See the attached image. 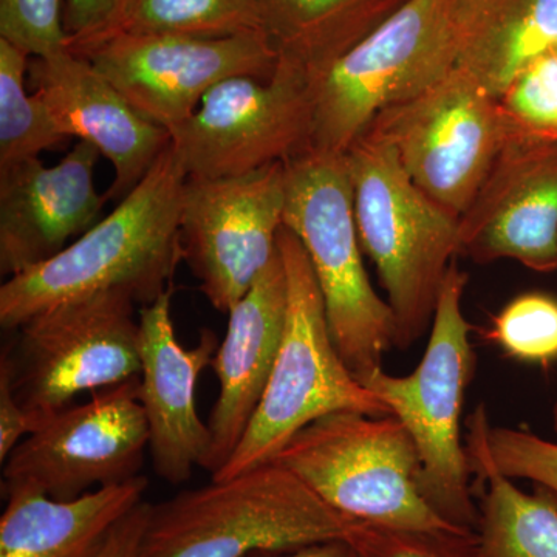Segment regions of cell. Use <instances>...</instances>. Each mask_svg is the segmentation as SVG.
I'll use <instances>...</instances> for the list:
<instances>
[{"mask_svg": "<svg viewBox=\"0 0 557 557\" xmlns=\"http://www.w3.org/2000/svg\"><path fill=\"white\" fill-rule=\"evenodd\" d=\"M188 172L174 143L149 174L108 218L73 240L60 255L0 287V325L16 330L51 307L121 292L149 306L171 289L183 260L182 203Z\"/></svg>", "mask_w": 557, "mask_h": 557, "instance_id": "obj_1", "label": "cell"}, {"mask_svg": "<svg viewBox=\"0 0 557 557\" xmlns=\"http://www.w3.org/2000/svg\"><path fill=\"white\" fill-rule=\"evenodd\" d=\"M357 520L270 461L150 504L141 557H252L347 541Z\"/></svg>", "mask_w": 557, "mask_h": 557, "instance_id": "obj_2", "label": "cell"}, {"mask_svg": "<svg viewBox=\"0 0 557 557\" xmlns=\"http://www.w3.org/2000/svg\"><path fill=\"white\" fill-rule=\"evenodd\" d=\"M346 157L359 242L394 313L395 347L406 350L432 325L460 219L418 188L387 143L362 134Z\"/></svg>", "mask_w": 557, "mask_h": 557, "instance_id": "obj_3", "label": "cell"}, {"mask_svg": "<svg viewBox=\"0 0 557 557\" xmlns=\"http://www.w3.org/2000/svg\"><path fill=\"white\" fill-rule=\"evenodd\" d=\"M284 226L300 240L325 304L330 335L361 383L395 347L397 324L362 262L346 153L307 150L287 161Z\"/></svg>", "mask_w": 557, "mask_h": 557, "instance_id": "obj_4", "label": "cell"}, {"mask_svg": "<svg viewBox=\"0 0 557 557\" xmlns=\"http://www.w3.org/2000/svg\"><path fill=\"white\" fill-rule=\"evenodd\" d=\"M277 247L287 270L288 302L276 364L244 438L212 479L270 463L299 431L330 413L392 416L341 359L309 256L287 226L278 233Z\"/></svg>", "mask_w": 557, "mask_h": 557, "instance_id": "obj_5", "label": "cell"}, {"mask_svg": "<svg viewBox=\"0 0 557 557\" xmlns=\"http://www.w3.org/2000/svg\"><path fill=\"white\" fill-rule=\"evenodd\" d=\"M468 274L450 263L420 364L408 376L375 370L362 386L397 417L420 454L418 490L431 508L463 530L475 531L479 507L467 448L460 440L465 395L475 370V355L461 300Z\"/></svg>", "mask_w": 557, "mask_h": 557, "instance_id": "obj_6", "label": "cell"}, {"mask_svg": "<svg viewBox=\"0 0 557 557\" xmlns=\"http://www.w3.org/2000/svg\"><path fill=\"white\" fill-rule=\"evenodd\" d=\"M457 0H408L317 81L311 149L346 153L383 110L426 91L457 67Z\"/></svg>", "mask_w": 557, "mask_h": 557, "instance_id": "obj_7", "label": "cell"}, {"mask_svg": "<svg viewBox=\"0 0 557 557\" xmlns=\"http://www.w3.org/2000/svg\"><path fill=\"white\" fill-rule=\"evenodd\" d=\"M329 507L357 522L408 531H469L440 518L418 490L420 454L397 417L330 413L274 458Z\"/></svg>", "mask_w": 557, "mask_h": 557, "instance_id": "obj_8", "label": "cell"}, {"mask_svg": "<svg viewBox=\"0 0 557 557\" xmlns=\"http://www.w3.org/2000/svg\"><path fill=\"white\" fill-rule=\"evenodd\" d=\"M126 293L104 292L40 311L16 329L0 369L33 431L83 392L137 379L139 319Z\"/></svg>", "mask_w": 557, "mask_h": 557, "instance_id": "obj_9", "label": "cell"}, {"mask_svg": "<svg viewBox=\"0 0 557 557\" xmlns=\"http://www.w3.org/2000/svg\"><path fill=\"white\" fill-rule=\"evenodd\" d=\"M364 134L392 146L418 188L458 219L505 149L531 135L458 67L413 100L383 110Z\"/></svg>", "mask_w": 557, "mask_h": 557, "instance_id": "obj_10", "label": "cell"}, {"mask_svg": "<svg viewBox=\"0 0 557 557\" xmlns=\"http://www.w3.org/2000/svg\"><path fill=\"white\" fill-rule=\"evenodd\" d=\"M313 86L306 70L278 60L270 81L236 76L212 87L171 131L188 177H236L310 150Z\"/></svg>", "mask_w": 557, "mask_h": 557, "instance_id": "obj_11", "label": "cell"}, {"mask_svg": "<svg viewBox=\"0 0 557 557\" xmlns=\"http://www.w3.org/2000/svg\"><path fill=\"white\" fill-rule=\"evenodd\" d=\"M146 450L137 376L46 418L3 461V496L27 490L70 500L138 478Z\"/></svg>", "mask_w": 557, "mask_h": 557, "instance_id": "obj_12", "label": "cell"}, {"mask_svg": "<svg viewBox=\"0 0 557 557\" xmlns=\"http://www.w3.org/2000/svg\"><path fill=\"white\" fill-rule=\"evenodd\" d=\"M285 201L287 161L236 177L186 180L183 262L220 313H230L276 255Z\"/></svg>", "mask_w": 557, "mask_h": 557, "instance_id": "obj_13", "label": "cell"}, {"mask_svg": "<svg viewBox=\"0 0 557 557\" xmlns=\"http://www.w3.org/2000/svg\"><path fill=\"white\" fill-rule=\"evenodd\" d=\"M70 51L87 58L145 119L170 134L222 81H270L278 62L263 33L230 38L116 33Z\"/></svg>", "mask_w": 557, "mask_h": 557, "instance_id": "obj_14", "label": "cell"}, {"mask_svg": "<svg viewBox=\"0 0 557 557\" xmlns=\"http://www.w3.org/2000/svg\"><path fill=\"white\" fill-rule=\"evenodd\" d=\"M458 256L515 259L537 273L557 270V141H512L460 218Z\"/></svg>", "mask_w": 557, "mask_h": 557, "instance_id": "obj_15", "label": "cell"}, {"mask_svg": "<svg viewBox=\"0 0 557 557\" xmlns=\"http://www.w3.org/2000/svg\"><path fill=\"white\" fill-rule=\"evenodd\" d=\"M172 288L139 313V401L149 426V454L157 475L171 485L188 482L207 467L211 432L197 410L200 373L219 347L212 330L186 348L175 335Z\"/></svg>", "mask_w": 557, "mask_h": 557, "instance_id": "obj_16", "label": "cell"}, {"mask_svg": "<svg viewBox=\"0 0 557 557\" xmlns=\"http://www.w3.org/2000/svg\"><path fill=\"white\" fill-rule=\"evenodd\" d=\"M28 75L62 134L89 143L112 164L110 199L137 188L171 145L170 131L145 119L87 58L69 49L32 58Z\"/></svg>", "mask_w": 557, "mask_h": 557, "instance_id": "obj_17", "label": "cell"}, {"mask_svg": "<svg viewBox=\"0 0 557 557\" xmlns=\"http://www.w3.org/2000/svg\"><path fill=\"white\" fill-rule=\"evenodd\" d=\"M100 150L76 143L46 166L40 159L0 168V271L16 276L60 255L97 223L102 205L95 186Z\"/></svg>", "mask_w": 557, "mask_h": 557, "instance_id": "obj_18", "label": "cell"}, {"mask_svg": "<svg viewBox=\"0 0 557 557\" xmlns=\"http://www.w3.org/2000/svg\"><path fill=\"white\" fill-rule=\"evenodd\" d=\"M287 302V270L277 247L269 267L231 309L225 338L211 361L219 380L208 420L211 453L205 471L211 475L233 456L265 394L284 336Z\"/></svg>", "mask_w": 557, "mask_h": 557, "instance_id": "obj_19", "label": "cell"}, {"mask_svg": "<svg viewBox=\"0 0 557 557\" xmlns=\"http://www.w3.org/2000/svg\"><path fill=\"white\" fill-rule=\"evenodd\" d=\"M148 486L141 474L70 500L27 490L5 494L0 557H98L121 520L145 502Z\"/></svg>", "mask_w": 557, "mask_h": 557, "instance_id": "obj_20", "label": "cell"}, {"mask_svg": "<svg viewBox=\"0 0 557 557\" xmlns=\"http://www.w3.org/2000/svg\"><path fill=\"white\" fill-rule=\"evenodd\" d=\"M457 67L500 100L531 61L557 49V0H457Z\"/></svg>", "mask_w": 557, "mask_h": 557, "instance_id": "obj_21", "label": "cell"}, {"mask_svg": "<svg viewBox=\"0 0 557 557\" xmlns=\"http://www.w3.org/2000/svg\"><path fill=\"white\" fill-rule=\"evenodd\" d=\"M408 0H255L278 60L317 81Z\"/></svg>", "mask_w": 557, "mask_h": 557, "instance_id": "obj_22", "label": "cell"}, {"mask_svg": "<svg viewBox=\"0 0 557 557\" xmlns=\"http://www.w3.org/2000/svg\"><path fill=\"white\" fill-rule=\"evenodd\" d=\"M467 453L479 507L482 557H557V497L547 487L528 494L494 468L469 418Z\"/></svg>", "mask_w": 557, "mask_h": 557, "instance_id": "obj_23", "label": "cell"}, {"mask_svg": "<svg viewBox=\"0 0 557 557\" xmlns=\"http://www.w3.org/2000/svg\"><path fill=\"white\" fill-rule=\"evenodd\" d=\"M116 33L230 38L263 30L255 0H120L108 28L84 46Z\"/></svg>", "mask_w": 557, "mask_h": 557, "instance_id": "obj_24", "label": "cell"}, {"mask_svg": "<svg viewBox=\"0 0 557 557\" xmlns=\"http://www.w3.org/2000/svg\"><path fill=\"white\" fill-rule=\"evenodd\" d=\"M32 58L0 39V168L39 159L67 137L38 95L25 91Z\"/></svg>", "mask_w": 557, "mask_h": 557, "instance_id": "obj_25", "label": "cell"}, {"mask_svg": "<svg viewBox=\"0 0 557 557\" xmlns=\"http://www.w3.org/2000/svg\"><path fill=\"white\" fill-rule=\"evenodd\" d=\"M486 336L519 361L552 364L557 361V299L544 293L518 296L494 318Z\"/></svg>", "mask_w": 557, "mask_h": 557, "instance_id": "obj_26", "label": "cell"}, {"mask_svg": "<svg viewBox=\"0 0 557 557\" xmlns=\"http://www.w3.org/2000/svg\"><path fill=\"white\" fill-rule=\"evenodd\" d=\"M469 418L478 426L487 457L500 474L511 480H530L557 497V443L527 429L491 426L483 406Z\"/></svg>", "mask_w": 557, "mask_h": 557, "instance_id": "obj_27", "label": "cell"}, {"mask_svg": "<svg viewBox=\"0 0 557 557\" xmlns=\"http://www.w3.org/2000/svg\"><path fill=\"white\" fill-rule=\"evenodd\" d=\"M347 542L358 557H482L475 531H408L358 522Z\"/></svg>", "mask_w": 557, "mask_h": 557, "instance_id": "obj_28", "label": "cell"}, {"mask_svg": "<svg viewBox=\"0 0 557 557\" xmlns=\"http://www.w3.org/2000/svg\"><path fill=\"white\" fill-rule=\"evenodd\" d=\"M512 120L536 137L557 141V54H542L509 83L500 97Z\"/></svg>", "mask_w": 557, "mask_h": 557, "instance_id": "obj_29", "label": "cell"}, {"mask_svg": "<svg viewBox=\"0 0 557 557\" xmlns=\"http://www.w3.org/2000/svg\"><path fill=\"white\" fill-rule=\"evenodd\" d=\"M0 39L30 58L67 49L61 0H0Z\"/></svg>", "mask_w": 557, "mask_h": 557, "instance_id": "obj_30", "label": "cell"}, {"mask_svg": "<svg viewBox=\"0 0 557 557\" xmlns=\"http://www.w3.org/2000/svg\"><path fill=\"white\" fill-rule=\"evenodd\" d=\"M120 0H65L64 27L67 49H78L108 28Z\"/></svg>", "mask_w": 557, "mask_h": 557, "instance_id": "obj_31", "label": "cell"}, {"mask_svg": "<svg viewBox=\"0 0 557 557\" xmlns=\"http://www.w3.org/2000/svg\"><path fill=\"white\" fill-rule=\"evenodd\" d=\"M32 432L30 417L14 397L9 373L0 369V461L3 463Z\"/></svg>", "mask_w": 557, "mask_h": 557, "instance_id": "obj_32", "label": "cell"}, {"mask_svg": "<svg viewBox=\"0 0 557 557\" xmlns=\"http://www.w3.org/2000/svg\"><path fill=\"white\" fill-rule=\"evenodd\" d=\"M149 502H141L132 509L110 534L108 544L98 557H141L143 536L148 525Z\"/></svg>", "mask_w": 557, "mask_h": 557, "instance_id": "obj_33", "label": "cell"}, {"mask_svg": "<svg viewBox=\"0 0 557 557\" xmlns=\"http://www.w3.org/2000/svg\"><path fill=\"white\" fill-rule=\"evenodd\" d=\"M252 557H358V555L347 541H330L293 549V552L277 553L274 556H270L269 553L267 556Z\"/></svg>", "mask_w": 557, "mask_h": 557, "instance_id": "obj_34", "label": "cell"}, {"mask_svg": "<svg viewBox=\"0 0 557 557\" xmlns=\"http://www.w3.org/2000/svg\"><path fill=\"white\" fill-rule=\"evenodd\" d=\"M553 421H555V429L557 432V405L555 406V410H553Z\"/></svg>", "mask_w": 557, "mask_h": 557, "instance_id": "obj_35", "label": "cell"}, {"mask_svg": "<svg viewBox=\"0 0 557 557\" xmlns=\"http://www.w3.org/2000/svg\"><path fill=\"white\" fill-rule=\"evenodd\" d=\"M555 53L557 54V49L555 50Z\"/></svg>", "mask_w": 557, "mask_h": 557, "instance_id": "obj_36", "label": "cell"}]
</instances>
